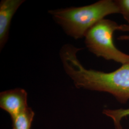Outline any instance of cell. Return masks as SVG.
Wrapping results in <instances>:
<instances>
[{"label": "cell", "instance_id": "obj_1", "mask_svg": "<svg viewBox=\"0 0 129 129\" xmlns=\"http://www.w3.org/2000/svg\"><path fill=\"white\" fill-rule=\"evenodd\" d=\"M82 50L71 44H65L60 49L59 56L65 72L76 88L109 93L121 103L129 100V63L119 69L106 73L85 69L77 54Z\"/></svg>", "mask_w": 129, "mask_h": 129}, {"label": "cell", "instance_id": "obj_2", "mask_svg": "<svg viewBox=\"0 0 129 129\" xmlns=\"http://www.w3.org/2000/svg\"><path fill=\"white\" fill-rule=\"evenodd\" d=\"M65 33L75 39L85 37L95 24L112 14H120L116 0H101L81 7L50 10L48 11Z\"/></svg>", "mask_w": 129, "mask_h": 129}, {"label": "cell", "instance_id": "obj_3", "mask_svg": "<svg viewBox=\"0 0 129 129\" xmlns=\"http://www.w3.org/2000/svg\"><path fill=\"white\" fill-rule=\"evenodd\" d=\"M120 25L114 21L103 19L95 24L85 35V43L88 50L97 57L112 60L122 64L129 63V55L115 46L113 35Z\"/></svg>", "mask_w": 129, "mask_h": 129}, {"label": "cell", "instance_id": "obj_4", "mask_svg": "<svg viewBox=\"0 0 129 129\" xmlns=\"http://www.w3.org/2000/svg\"><path fill=\"white\" fill-rule=\"evenodd\" d=\"M27 93L21 88L4 91L0 93V107L9 113L12 120L29 108Z\"/></svg>", "mask_w": 129, "mask_h": 129}, {"label": "cell", "instance_id": "obj_5", "mask_svg": "<svg viewBox=\"0 0 129 129\" xmlns=\"http://www.w3.org/2000/svg\"><path fill=\"white\" fill-rule=\"evenodd\" d=\"M24 0H2L0 3V49L8 40L12 20Z\"/></svg>", "mask_w": 129, "mask_h": 129}, {"label": "cell", "instance_id": "obj_6", "mask_svg": "<svg viewBox=\"0 0 129 129\" xmlns=\"http://www.w3.org/2000/svg\"><path fill=\"white\" fill-rule=\"evenodd\" d=\"M35 112L31 108L12 120L13 129H31Z\"/></svg>", "mask_w": 129, "mask_h": 129}, {"label": "cell", "instance_id": "obj_7", "mask_svg": "<svg viewBox=\"0 0 129 129\" xmlns=\"http://www.w3.org/2000/svg\"><path fill=\"white\" fill-rule=\"evenodd\" d=\"M103 113L112 119L116 128L122 129L120 125V121L123 118L129 116V108L127 109L104 110Z\"/></svg>", "mask_w": 129, "mask_h": 129}, {"label": "cell", "instance_id": "obj_8", "mask_svg": "<svg viewBox=\"0 0 129 129\" xmlns=\"http://www.w3.org/2000/svg\"><path fill=\"white\" fill-rule=\"evenodd\" d=\"M116 2L119 7L120 14L129 25V0H116Z\"/></svg>", "mask_w": 129, "mask_h": 129}, {"label": "cell", "instance_id": "obj_9", "mask_svg": "<svg viewBox=\"0 0 129 129\" xmlns=\"http://www.w3.org/2000/svg\"><path fill=\"white\" fill-rule=\"evenodd\" d=\"M119 31L126 32H129V25L127 24H120L119 28ZM118 39L119 40H122V41H129V35H126L120 36V37L118 38Z\"/></svg>", "mask_w": 129, "mask_h": 129}]
</instances>
